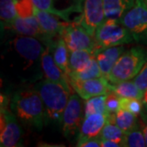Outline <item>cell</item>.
I'll return each mask as SVG.
<instances>
[{
	"mask_svg": "<svg viewBox=\"0 0 147 147\" xmlns=\"http://www.w3.org/2000/svg\"><path fill=\"white\" fill-rule=\"evenodd\" d=\"M37 38L18 34L7 43L3 60L16 79L35 84L43 77L42 55L46 47Z\"/></svg>",
	"mask_w": 147,
	"mask_h": 147,
	"instance_id": "6da1fadb",
	"label": "cell"
},
{
	"mask_svg": "<svg viewBox=\"0 0 147 147\" xmlns=\"http://www.w3.org/2000/svg\"><path fill=\"white\" fill-rule=\"evenodd\" d=\"M10 106L17 119L28 127L41 131L48 123L42 98L34 87L16 92Z\"/></svg>",
	"mask_w": 147,
	"mask_h": 147,
	"instance_id": "7a4b0ae2",
	"label": "cell"
},
{
	"mask_svg": "<svg viewBox=\"0 0 147 147\" xmlns=\"http://www.w3.org/2000/svg\"><path fill=\"white\" fill-rule=\"evenodd\" d=\"M39 93L45 106L47 122L61 123L71 92L62 85L47 79H40L33 86Z\"/></svg>",
	"mask_w": 147,
	"mask_h": 147,
	"instance_id": "3957f363",
	"label": "cell"
},
{
	"mask_svg": "<svg viewBox=\"0 0 147 147\" xmlns=\"http://www.w3.org/2000/svg\"><path fill=\"white\" fill-rule=\"evenodd\" d=\"M146 61L147 50L145 47H134L127 49L119 58L107 79L112 84L132 80Z\"/></svg>",
	"mask_w": 147,
	"mask_h": 147,
	"instance_id": "277c9868",
	"label": "cell"
},
{
	"mask_svg": "<svg viewBox=\"0 0 147 147\" xmlns=\"http://www.w3.org/2000/svg\"><path fill=\"white\" fill-rule=\"evenodd\" d=\"M96 48L94 55L106 47L124 45L133 42L134 39L128 31L119 21L105 20L96 29L94 35Z\"/></svg>",
	"mask_w": 147,
	"mask_h": 147,
	"instance_id": "5b68a950",
	"label": "cell"
},
{
	"mask_svg": "<svg viewBox=\"0 0 147 147\" xmlns=\"http://www.w3.org/2000/svg\"><path fill=\"white\" fill-rule=\"evenodd\" d=\"M9 103L5 96L1 94L0 146H22V129L16 115L7 107Z\"/></svg>",
	"mask_w": 147,
	"mask_h": 147,
	"instance_id": "8992f818",
	"label": "cell"
},
{
	"mask_svg": "<svg viewBox=\"0 0 147 147\" xmlns=\"http://www.w3.org/2000/svg\"><path fill=\"white\" fill-rule=\"evenodd\" d=\"M119 21L131 33L135 42L147 45V4L145 0H137Z\"/></svg>",
	"mask_w": 147,
	"mask_h": 147,
	"instance_id": "52a82bcc",
	"label": "cell"
},
{
	"mask_svg": "<svg viewBox=\"0 0 147 147\" xmlns=\"http://www.w3.org/2000/svg\"><path fill=\"white\" fill-rule=\"evenodd\" d=\"M84 111L81 97L78 94L71 93L61 121L65 137L69 138L77 133L79 134L84 121Z\"/></svg>",
	"mask_w": 147,
	"mask_h": 147,
	"instance_id": "ba28073f",
	"label": "cell"
},
{
	"mask_svg": "<svg viewBox=\"0 0 147 147\" xmlns=\"http://www.w3.org/2000/svg\"><path fill=\"white\" fill-rule=\"evenodd\" d=\"M61 37L64 38L69 52L87 50L94 54L96 41L84 26L76 22H68Z\"/></svg>",
	"mask_w": 147,
	"mask_h": 147,
	"instance_id": "9c48e42d",
	"label": "cell"
},
{
	"mask_svg": "<svg viewBox=\"0 0 147 147\" xmlns=\"http://www.w3.org/2000/svg\"><path fill=\"white\" fill-rule=\"evenodd\" d=\"M105 21L103 0H84L82 11L74 19V22L84 26L92 36L94 37L96 29Z\"/></svg>",
	"mask_w": 147,
	"mask_h": 147,
	"instance_id": "30bf717a",
	"label": "cell"
},
{
	"mask_svg": "<svg viewBox=\"0 0 147 147\" xmlns=\"http://www.w3.org/2000/svg\"><path fill=\"white\" fill-rule=\"evenodd\" d=\"M69 83L76 93L85 100L96 96L107 94L110 92V82L104 76L82 81L69 80Z\"/></svg>",
	"mask_w": 147,
	"mask_h": 147,
	"instance_id": "8fae6325",
	"label": "cell"
},
{
	"mask_svg": "<svg viewBox=\"0 0 147 147\" xmlns=\"http://www.w3.org/2000/svg\"><path fill=\"white\" fill-rule=\"evenodd\" d=\"M42 69L45 79L61 84L71 92L72 87L69 83V76L55 62L53 54L47 46L42 55Z\"/></svg>",
	"mask_w": 147,
	"mask_h": 147,
	"instance_id": "7c38bea8",
	"label": "cell"
},
{
	"mask_svg": "<svg viewBox=\"0 0 147 147\" xmlns=\"http://www.w3.org/2000/svg\"><path fill=\"white\" fill-rule=\"evenodd\" d=\"M34 14L42 30L46 33L47 35L52 38H57L62 35L64 29L68 22L61 21L57 16L40 10L36 7H34Z\"/></svg>",
	"mask_w": 147,
	"mask_h": 147,
	"instance_id": "4fadbf2b",
	"label": "cell"
},
{
	"mask_svg": "<svg viewBox=\"0 0 147 147\" xmlns=\"http://www.w3.org/2000/svg\"><path fill=\"white\" fill-rule=\"evenodd\" d=\"M125 51V47L119 45L106 47L95 55L102 74L106 79L111 72L112 69L114 68L119 58Z\"/></svg>",
	"mask_w": 147,
	"mask_h": 147,
	"instance_id": "5bb4252c",
	"label": "cell"
},
{
	"mask_svg": "<svg viewBox=\"0 0 147 147\" xmlns=\"http://www.w3.org/2000/svg\"><path fill=\"white\" fill-rule=\"evenodd\" d=\"M106 121V116L103 114H94L84 117L79 130L78 139L100 136Z\"/></svg>",
	"mask_w": 147,
	"mask_h": 147,
	"instance_id": "9a60e30c",
	"label": "cell"
},
{
	"mask_svg": "<svg viewBox=\"0 0 147 147\" xmlns=\"http://www.w3.org/2000/svg\"><path fill=\"white\" fill-rule=\"evenodd\" d=\"M47 47H49L57 65L67 75H69V51L63 38L61 36L58 37L56 39H54L53 42H51L48 45H47Z\"/></svg>",
	"mask_w": 147,
	"mask_h": 147,
	"instance_id": "2e32d148",
	"label": "cell"
},
{
	"mask_svg": "<svg viewBox=\"0 0 147 147\" xmlns=\"http://www.w3.org/2000/svg\"><path fill=\"white\" fill-rule=\"evenodd\" d=\"M105 20L119 21L122 16L135 4L137 0H103Z\"/></svg>",
	"mask_w": 147,
	"mask_h": 147,
	"instance_id": "e0dca14e",
	"label": "cell"
},
{
	"mask_svg": "<svg viewBox=\"0 0 147 147\" xmlns=\"http://www.w3.org/2000/svg\"><path fill=\"white\" fill-rule=\"evenodd\" d=\"M32 1L35 7H38V9L47 11L53 15H55L66 22H74L69 18L70 14H72L73 12H80L81 13V11H82V7L75 5V4H74L71 7H69L65 9L61 10V9L56 8L54 7L53 0H32Z\"/></svg>",
	"mask_w": 147,
	"mask_h": 147,
	"instance_id": "ac0fdd59",
	"label": "cell"
},
{
	"mask_svg": "<svg viewBox=\"0 0 147 147\" xmlns=\"http://www.w3.org/2000/svg\"><path fill=\"white\" fill-rule=\"evenodd\" d=\"M109 88L110 92H115L120 98H135L142 100L145 94L133 80H127L116 84L110 83Z\"/></svg>",
	"mask_w": 147,
	"mask_h": 147,
	"instance_id": "d6986e66",
	"label": "cell"
},
{
	"mask_svg": "<svg viewBox=\"0 0 147 147\" xmlns=\"http://www.w3.org/2000/svg\"><path fill=\"white\" fill-rule=\"evenodd\" d=\"M94 54L87 50H78L69 52V74L76 73L84 70L89 65Z\"/></svg>",
	"mask_w": 147,
	"mask_h": 147,
	"instance_id": "ffe728a7",
	"label": "cell"
},
{
	"mask_svg": "<svg viewBox=\"0 0 147 147\" xmlns=\"http://www.w3.org/2000/svg\"><path fill=\"white\" fill-rule=\"evenodd\" d=\"M16 0H0V19L2 29H11L17 17Z\"/></svg>",
	"mask_w": 147,
	"mask_h": 147,
	"instance_id": "44dd1931",
	"label": "cell"
},
{
	"mask_svg": "<svg viewBox=\"0 0 147 147\" xmlns=\"http://www.w3.org/2000/svg\"><path fill=\"white\" fill-rule=\"evenodd\" d=\"M137 117L138 116L127 110L119 109L115 117V123L119 127L125 134L138 125Z\"/></svg>",
	"mask_w": 147,
	"mask_h": 147,
	"instance_id": "7402d4cb",
	"label": "cell"
},
{
	"mask_svg": "<svg viewBox=\"0 0 147 147\" xmlns=\"http://www.w3.org/2000/svg\"><path fill=\"white\" fill-rule=\"evenodd\" d=\"M69 80H76V81H82L87 79H95L103 76L102 72L100 70V66L96 61V57L92 58V62L84 70L76 72V73L69 74Z\"/></svg>",
	"mask_w": 147,
	"mask_h": 147,
	"instance_id": "603a6c76",
	"label": "cell"
},
{
	"mask_svg": "<svg viewBox=\"0 0 147 147\" xmlns=\"http://www.w3.org/2000/svg\"><path fill=\"white\" fill-rule=\"evenodd\" d=\"M107 94L99 95L86 100L84 104V117L94 114H106L105 100Z\"/></svg>",
	"mask_w": 147,
	"mask_h": 147,
	"instance_id": "cb8c5ba5",
	"label": "cell"
},
{
	"mask_svg": "<svg viewBox=\"0 0 147 147\" xmlns=\"http://www.w3.org/2000/svg\"><path fill=\"white\" fill-rule=\"evenodd\" d=\"M100 137L101 139L114 141L120 144L121 146H123L124 132L115 123H111L110 121H106L105 126L100 132Z\"/></svg>",
	"mask_w": 147,
	"mask_h": 147,
	"instance_id": "d4e9b609",
	"label": "cell"
},
{
	"mask_svg": "<svg viewBox=\"0 0 147 147\" xmlns=\"http://www.w3.org/2000/svg\"><path fill=\"white\" fill-rule=\"evenodd\" d=\"M123 146L144 147L146 146L142 128L138 124L132 130L124 134Z\"/></svg>",
	"mask_w": 147,
	"mask_h": 147,
	"instance_id": "484cf974",
	"label": "cell"
},
{
	"mask_svg": "<svg viewBox=\"0 0 147 147\" xmlns=\"http://www.w3.org/2000/svg\"><path fill=\"white\" fill-rule=\"evenodd\" d=\"M120 97L113 92H109L105 100V111L106 119L115 123V117L118 110H119Z\"/></svg>",
	"mask_w": 147,
	"mask_h": 147,
	"instance_id": "4316f807",
	"label": "cell"
},
{
	"mask_svg": "<svg viewBox=\"0 0 147 147\" xmlns=\"http://www.w3.org/2000/svg\"><path fill=\"white\" fill-rule=\"evenodd\" d=\"M144 104L142 100L135 98H120L119 109L127 110L136 115H140L143 110Z\"/></svg>",
	"mask_w": 147,
	"mask_h": 147,
	"instance_id": "83f0119b",
	"label": "cell"
},
{
	"mask_svg": "<svg viewBox=\"0 0 147 147\" xmlns=\"http://www.w3.org/2000/svg\"><path fill=\"white\" fill-rule=\"evenodd\" d=\"M137 86L145 93L147 90V61L143 65L141 71L132 79Z\"/></svg>",
	"mask_w": 147,
	"mask_h": 147,
	"instance_id": "f1b7e54d",
	"label": "cell"
},
{
	"mask_svg": "<svg viewBox=\"0 0 147 147\" xmlns=\"http://www.w3.org/2000/svg\"><path fill=\"white\" fill-rule=\"evenodd\" d=\"M101 138L100 136L84 139H78L76 146L79 147H100Z\"/></svg>",
	"mask_w": 147,
	"mask_h": 147,
	"instance_id": "f546056e",
	"label": "cell"
},
{
	"mask_svg": "<svg viewBox=\"0 0 147 147\" xmlns=\"http://www.w3.org/2000/svg\"><path fill=\"white\" fill-rule=\"evenodd\" d=\"M145 110H142V112L141 113V118L142 120V131L144 133V137H145V140H146V144L147 146V112L146 113Z\"/></svg>",
	"mask_w": 147,
	"mask_h": 147,
	"instance_id": "4dcf8cb0",
	"label": "cell"
},
{
	"mask_svg": "<svg viewBox=\"0 0 147 147\" xmlns=\"http://www.w3.org/2000/svg\"><path fill=\"white\" fill-rule=\"evenodd\" d=\"M100 146L101 147H120L121 145L110 140L106 139H101L100 141Z\"/></svg>",
	"mask_w": 147,
	"mask_h": 147,
	"instance_id": "1f68e13d",
	"label": "cell"
},
{
	"mask_svg": "<svg viewBox=\"0 0 147 147\" xmlns=\"http://www.w3.org/2000/svg\"><path fill=\"white\" fill-rule=\"evenodd\" d=\"M143 104H144V108H145V110L147 112V90L146 91V92H145V94H144V97H143Z\"/></svg>",
	"mask_w": 147,
	"mask_h": 147,
	"instance_id": "d6a6232c",
	"label": "cell"
},
{
	"mask_svg": "<svg viewBox=\"0 0 147 147\" xmlns=\"http://www.w3.org/2000/svg\"><path fill=\"white\" fill-rule=\"evenodd\" d=\"M72 1H74V4L83 7V2H84V0H72Z\"/></svg>",
	"mask_w": 147,
	"mask_h": 147,
	"instance_id": "836d02e7",
	"label": "cell"
},
{
	"mask_svg": "<svg viewBox=\"0 0 147 147\" xmlns=\"http://www.w3.org/2000/svg\"><path fill=\"white\" fill-rule=\"evenodd\" d=\"M145 2H146V3L147 4V0H145Z\"/></svg>",
	"mask_w": 147,
	"mask_h": 147,
	"instance_id": "e575fe53",
	"label": "cell"
}]
</instances>
